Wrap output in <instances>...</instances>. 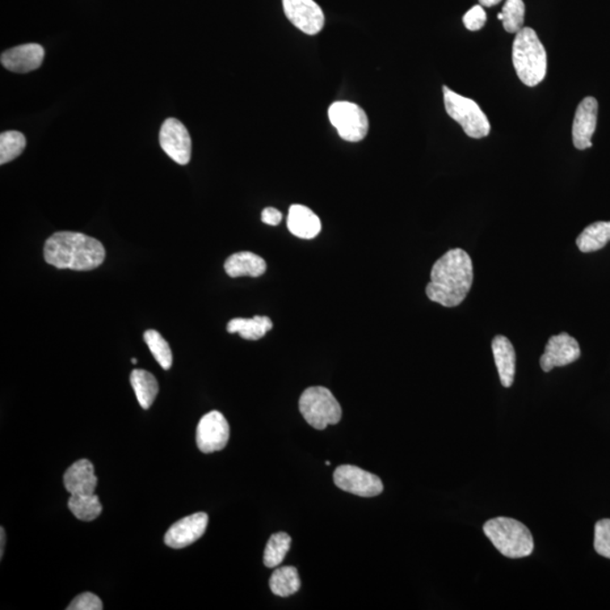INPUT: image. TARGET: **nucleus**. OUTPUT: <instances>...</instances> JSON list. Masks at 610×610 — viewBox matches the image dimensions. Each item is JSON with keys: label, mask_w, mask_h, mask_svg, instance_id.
I'll list each match as a JSON object with an SVG mask.
<instances>
[{"label": "nucleus", "mask_w": 610, "mask_h": 610, "mask_svg": "<svg viewBox=\"0 0 610 610\" xmlns=\"http://www.w3.org/2000/svg\"><path fill=\"white\" fill-rule=\"evenodd\" d=\"M474 281L473 262L465 250L451 249L433 264L427 296L445 308H456L465 301Z\"/></svg>", "instance_id": "nucleus-1"}, {"label": "nucleus", "mask_w": 610, "mask_h": 610, "mask_svg": "<svg viewBox=\"0 0 610 610\" xmlns=\"http://www.w3.org/2000/svg\"><path fill=\"white\" fill-rule=\"evenodd\" d=\"M45 263L58 269L86 272L98 268L105 259L103 244L78 232H57L45 244Z\"/></svg>", "instance_id": "nucleus-2"}, {"label": "nucleus", "mask_w": 610, "mask_h": 610, "mask_svg": "<svg viewBox=\"0 0 610 610\" xmlns=\"http://www.w3.org/2000/svg\"><path fill=\"white\" fill-rule=\"evenodd\" d=\"M516 73L525 85L533 87L544 81L547 73V53L544 45L533 28H524L516 33L512 47Z\"/></svg>", "instance_id": "nucleus-3"}, {"label": "nucleus", "mask_w": 610, "mask_h": 610, "mask_svg": "<svg viewBox=\"0 0 610 610\" xmlns=\"http://www.w3.org/2000/svg\"><path fill=\"white\" fill-rule=\"evenodd\" d=\"M483 530L495 549L508 558L527 557L535 549L527 525L512 517H494L484 525Z\"/></svg>", "instance_id": "nucleus-4"}, {"label": "nucleus", "mask_w": 610, "mask_h": 610, "mask_svg": "<svg viewBox=\"0 0 610 610\" xmlns=\"http://www.w3.org/2000/svg\"><path fill=\"white\" fill-rule=\"evenodd\" d=\"M300 411L315 430H325L328 425H335L342 419V407L338 399L325 386H310L300 398Z\"/></svg>", "instance_id": "nucleus-5"}, {"label": "nucleus", "mask_w": 610, "mask_h": 610, "mask_svg": "<svg viewBox=\"0 0 610 610\" xmlns=\"http://www.w3.org/2000/svg\"><path fill=\"white\" fill-rule=\"evenodd\" d=\"M443 98L448 115L461 126L467 136L479 140L490 134V121L474 100L457 94L448 86H443Z\"/></svg>", "instance_id": "nucleus-6"}, {"label": "nucleus", "mask_w": 610, "mask_h": 610, "mask_svg": "<svg viewBox=\"0 0 610 610\" xmlns=\"http://www.w3.org/2000/svg\"><path fill=\"white\" fill-rule=\"evenodd\" d=\"M328 117L338 134L346 142H361L369 133V118L359 105L339 101L330 105Z\"/></svg>", "instance_id": "nucleus-7"}, {"label": "nucleus", "mask_w": 610, "mask_h": 610, "mask_svg": "<svg viewBox=\"0 0 610 610\" xmlns=\"http://www.w3.org/2000/svg\"><path fill=\"white\" fill-rule=\"evenodd\" d=\"M334 482L340 490L362 498H373L384 492V484L377 475L352 465L338 467L334 473Z\"/></svg>", "instance_id": "nucleus-8"}, {"label": "nucleus", "mask_w": 610, "mask_h": 610, "mask_svg": "<svg viewBox=\"0 0 610 610\" xmlns=\"http://www.w3.org/2000/svg\"><path fill=\"white\" fill-rule=\"evenodd\" d=\"M196 439L201 452L213 453L224 449L230 439V425L224 415L217 411L204 415L198 424Z\"/></svg>", "instance_id": "nucleus-9"}, {"label": "nucleus", "mask_w": 610, "mask_h": 610, "mask_svg": "<svg viewBox=\"0 0 610 610\" xmlns=\"http://www.w3.org/2000/svg\"><path fill=\"white\" fill-rule=\"evenodd\" d=\"M286 18L308 36L318 35L325 27V14L314 0H281Z\"/></svg>", "instance_id": "nucleus-10"}, {"label": "nucleus", "mask_w": 610, "mask_h": 610, "mask_svg": "<svg viewBox=\"0 0 610 610\" xmlns=\"http://www.w3.org/2000/svg\"><path fill=\"white\" fill-rule=\"evenodd\" d=\"M159 144L167 157L180 166H187L191 159V138L183 122L170 118L164 121L159 133Z\"/></svg>", "instance_id": "nucleus-11"}, {"label": "nucleus", "mask_w": 610, "mask_h": 610, "mask_svg": "<svg viewBox=\"0 0 610 610\" xmlns=\"http://www.w3.org/2000/svg\"><path fill=\"white\" fill-rule=\"evenodd\" d=\"M582 356L578 340L566 332L552 336L541 357V368L544 372H550L554 368L569 365Z\"/></svg>", "instance_id": "nucleus-12"}, {"label": "nucleus", "mask_w": 610, "mask_h": 610, "mask_svg": "<svg viewBox=\"0 0 610 610\" xmlns=\"http://www.w3.org/2000/svg\"><path fill=\"white\" fill-rule=\"evenodd\" d=\"M207 525L208 516L204 512L183 517L167 530L164 542L171 549H184L204 536Z\"/></svg>", "instance_id": "nucleus-13"}, {"label": "nucleus", "mask_w": 610, "mask_h": 610, "mask_svg": "<svg viewBox=\"0 0 610 610\" xmlns=\"http://www.w3.org/2000/svg\"><path fill=\"white\" fill-rule=\"evenodd\" d=\"M598 102L592 96L583 99L575 111L573 128V144L580 150L592 147V136L596 132Z\"/></svg>", "instance_id": "nucleus-14"}, {"label": "nucleus", "mask_w": 610, "mask_h": 610, "mask_svg": "<svg viewBox=\"0 0 610 610\" xmlns=\"http://www.w3.org/2000/svg\"><path fill=\"white\" fill-rule=\"evenodd\" d=\"M45 49L37 44H28L2 53V65L12 73L25 74L39 69L44 62Z\"/></svg>", "instance_id": "nucleus-15"}, {"label": "nucleus", "mask_w": 610, "mask_h": 610, "mask_svg": "<svg viewBox=\"0 0 610 610\" xmlns=\"http://www.w3.org/2000/svg\"><path fill=\"white\" fill-rule=\"evenodd\" d=\"M64 484L70 495L95 494L98 477L94 464L87 460L74 462L65 473Z\"/></svg>", "instance_id": "nucleus-16"}, {"label": "nucleus", "mask_w": 610, "mask_h": 610, "mask_svg": "<svg viewBox=\"0 0 610 610\" xmlns=\"http://www.w3.org/2000/svg\"><path fill=\"white\" fill-rule=\"evenodd\" d=\"M496 369H498L500 384L510 388L516 376V351L506 336L498 335L492 342Z\"/></svg>", "instance_id": "nucleus-17"}, {"label": "nucleus", "mask_w": 610, "mask_h": 610, "mask_svg": "<svg viewBox=\"0 0 610 610\" xmlns=\"http://www.w3.org/2000/svg\"><path fill=\"white\" fill-rule=\"evenodd\" d=\"M288 227L297 238L311 240L321 231V221L306 206L292 205L289 210Z\"/></svg>", "instance_id": "nucleus-18"}, {"label": "nucleus", "mask_w": 610, "mask_h": 610, "mask_svg": "<svg viewBox=\"0 0 610 610\" xmlns=\"http://www.w3.org/2000/svg\"><path fill=\"white\" fill-rule=\"evenodd\" d=\"M224 269L230 277H259L267 271V264L258 255L250 251L237 252L226 259Z\"/></svg>", "instance_id": "nucleus-19"}, {"label": "nucleus", "mask_w": 610, "mask_h": 610, "mask_svg": "<svg viewBox=\"0 0 610 610\" xmlns=\"http://www.w3.org/2000/svg\"><path fill=\"white\" fill-rule=\"evenodd\" d=\"M272 329V321L266 315H255L251 319L235 318L227 323L230 334H239L243 339L258 340Z\"/></svg>", "instance_id": "nucleus-20"}, {"label": "nucleus", "mask_w": 610, "mask_h": 610, "mask_svg": "<svg viewBox=\"0 0 610 610\" xmlns=\"http://www.w3.org/2000/svg\"><path fill=\"white\" fill-rule=\"evenodd\" d=\"M130 384L141 407L150 410L159 390L157 378L145 370H134L130 376Z\"/></svg>", "instance_id": "nucleus-21"}, {"label": "nucleus", "mask_w": 610, "mask_h": 610, "mask_svg": "<svg viewBox=\"0 0 610 610\" xmlns=\"http://www.w3.org/2000/svg\"><path fill=\"white\" fill-rule=\"evenodd\" d=\"M610 241V222H596L586 227L576 239L580 251L588 254L603 249Z\"/></svg>", "instance_id": "nucleus-22"}, {"label": "nucleus", "mask_w": 610, "mask_h": 610, "mask_svg": "<svg viewBox=\"0 0 610 610\" xmlns=\"http://www.w3.org/2000/svg\"><path fill=\"white\" fill-rule=\"evenodd\" d=\"M273 595L279 597H289L300 590L301 580L296 567H280L272 574L269 582Z\"/></svg>", "instance_id": "nucleus-23"}, {"label": "nucleus", "mask_w": 610, "mask_h": 610, "mask_svg": "<svg viewBox=\"0 0 610 610\" xmlns=\"http://www.w3.org/2000/svg\"><path fill=\"white\" fill-rule=\"evenodd\" d=\"M69 508L82 521H94L102 512V504L95 494L70 495Z\"/></svg>", "instance_id": "nucleus-24"}, {"label": "nucleus", "mask_w": 610, "mask_h": 610, "mask_svg": "<svg viewBox=\"0 0 610 610\" xmlns=\"http://www.w3.org/2000/svg\"><path fill=\"white\" fill-rule=\"evenodd\" d=\"M292 538L286 533H273L269 538L266 549H264V565L272 569V567L279 566L284 561L286 555L289 549H291Z\"/></svg>", "instance_id": "nucleus-25"}, {"label": "nucleus", "mask_w": 610, "mask_h": 610, "mask_svg": "<svg viewBox=\"0 0 610 610\" xmlns=\"http://www.w3.org/2000/svg\"><path fill=\"white\" fill-rule=\"evenodd\" d=\"M27 146V141L22 133L11 132L2 133L0 134V164L4 166L8 162L19 158Z\"/></svg>", "instance_id": "nucleus-26"}, {"label": "nucleus", "mask_w": 610, "mask_h": 610, "mask_svg": "<svg viewBox=\"0 0 610 610\" xmlns=\"http://www.w3.org/2000/svg\"><path fill=\"white\" fill-rule=\"evenodd\" d=\"M144 340L151 354H153L158 363L162 366V369L169 370L172 366L174 356H172L170 345L162 338V335L157 330H147L144 334Z\"/></svg>", "instance_id": "nucleus-27"}, {"label": "nucleus", "mask_w": 610, "mask_h": 610, "mask_svg": "<svg viewBox=\"0 0 610 610\" xmlns=\"http://www.w3.org/2000/svg\"><path fill=\"white\" fill-rule=\"evenodd\" d=\"M525 3L524 0H507L502 8L503 28L508 33L516 35L525 23Z\"/></svg>", "instance_id": "nucleus-28"}, {"label": "nucleus", "mask_w": 610, "mask_h": 610, "mask_svg": "<svg viewBox=\"0 0 610 610\" xmlns=\"http://www.w3.org/2000/svg\"><path fill=\"white\" fill-rule=\"evenodd\" d=\"M593 546L597 554L610 559V519H603L596 524Z\"/></svg>", "instance_id": "nucleus-29"}, {"label": "nucleus", "mask_w": 610, "mask_h": 610, "mask_svg": "<svg viewBox=\"0 0 610 610\" xmlns=\"http://www.w3.org/2000/svg\"><path fill=\"white\" fill-rule=\"evenodd\" d=\"M69 610H101L103 609L102 601L98 596L91 592H84L82 595L75 597V599L71 601Z\"/></svg>", "instance_id": "nucleus-30"}, {"label": "nucleus", "mask_w": 610, "mask_h": 610, "mask_svg": "<svg viewBox=\"0 0 610 610\" xmlns=\"http://www.w3.org/2000/svg\"><path fill=\"white\" fill-rule=\"evenodd\" d=\"M487 20L485 10L482 5H476L466 12L464 16V24L469 31H479L484 28Z\"/></svg>", "instance_id": "nucleus-31"}, {"label": "nucleus", "mask_w": 610, "mask_h": 610, "mask_svg": "<svg viewBox=\"0 0 610 610\" xmlns=\"http://www.w3.org/2000/svg\"><path fill=\"white\" fill-rule=\"evenodd\" d=\"M283 220V214L279 209L267 207L263 210L262 221L264 224L277 226Z\"/></svg>", "instance_id": "nucleus-32"}, {"label": "nucleus", "mask_w": 610, "mask_h": 610, "mask_svg": "<svg viewBox=\"0 0 610 610\" xmlns=\"http://www.w3.org/2000/svg\"><path fill=\"white\" fill-rule=\"evenodd\" d=\"M0 557H4V549H5L6 533L4 528H0Z\"/></svg>", "instance_id": "nucleus-33"}, {"label": "nucleus", "mask_w": 610, "mask_h": 610, "mask_svg": "<svg viewBox=\"0 0 610 610\" xmlns=\"http://www.w3.org/2000/svg\"><path fill=\"white\" fill-rule=\"evenodd\" d=\"M502 0H479V5L483 7H493L498 5Z\"/></svg>", "instance_id": "nucleus-34"}, {"label": "nucleus", "mask_w": 610, "mask_h": 610, "mask_svg": "<svg viewBox=\"0 0 610 610\" xmlns=\"http://www.w3.org/2000/svg\"><path fill=\"white\" fill-rule=\"evenodd\" d=\"M498 19H499L500 20H503L502 12H499Z\"/></svg>", "instance_id": "nucleus-35"}, {"label": "nucleus", "mask_w": 610, "mask_h": 610, "mask_svg": "<svg viewBox=\"0 0 610 610\" xmlns=\"http://www.w3.org/2000/svg\"><path fill=\"white\" fill-rule=\"evenodd\" d=\"M132 363H133V364H136V363H137V360H136V359H133V360H132Z\"/></svg>", "instance_id": "nucleus-36"}]
</instances>
